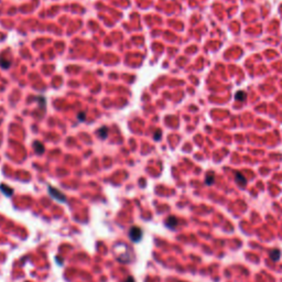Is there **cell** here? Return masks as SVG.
I'll list each match as a JSON object with an SVG mask.
<instances>
[{"label":"cell","mask_w":282,"mask_h":282,"mask_svg":"<svg viewBox=\"0 0 282 282\" xmlns=\"http://www.w3.org/2000/svg\"><path fill=\"white\" fill-rule=\"evenodd\" d=\"M236 181L238 182V184H240L241 186L246 184V179H245V176H243V175H242L241 173H239V172L236 173Z\"/></svg>","instance_id":"8992f818"},{"label":"cell","mask_w":282,"mask_h":282,"mask_svg":"<svg viewBox=\"0 0 282 282\" xmlns=\"http://www.w3.org/2000/svg\"><path fill=\"white\" fill-rule=\"evenodd\" d=\"M178 224H179V221L175 216H169L165 221V226L170 229H174L178 226Z\"/></svg>","instance_id":"277c9868"},{"label":"cell","mask_w":282,"mask_h":282,"mask_svg":"<svg viewBox=\"0 0 282 282\" xmlns=\"http://www.w3.org/2000/svg\"><path fill=\"white\" fill-rule=\"evenodd\" d=\"M213 182H214V175H213V174H209L208 176H207V179H206V184H207V185H211Z\"/></svg>","instance_id":"8fae6325"},{"label":"cell","mask_w":282,"mask_h":282,"mask_svg":"<svg viewBox=\"0 0 282 282\" xmlns=\"http://www.w3.org/2000/svg\"><path fill=\"white\" fill-rule=\"evenodd\" d=\"M129 238H130V240L133 241V242L140 241L141 238H142V229L140 227H137V226L131 227L129 230Z\"/></svg>","instance_id":"7a4b0ae2"},{"label":"cell","mask_w":282,"mask_h":282,"mask_svg":"<svg viewBox=\"0 0 282 282\" xmlns=\"http://www.w3.org/2000/svg\"><path fill=\"white\" fill-rule=\"evenodd\" d=\"M125 282H135V279H133V277H128V278H126Z\"/></svg>","instance_id":"7c38bea8"},{"label":"cell","mask_w":282,"mask_h":282,"mask_svg":"<svg viewBox=\"0 0 282 282\" xmlns=\"http://www.w3.org/2000/svg\"><path fill=\"white\" fill-rule=\"evenodd\" d=\"M159 139H160V131H158L155 135V140H159Z\"/></svg>","instance_id":"4fadbf2b"},{"label":"cell","mask_w":282,"mask_h":282,"mask_svg":"<svg viewBox=\"0 0 282 282\" xmlns=\"http://www.w3.org/2000/svg\"><path fill=\"white\" fill-rule=\"evenodd\" d=\"M0 190H1L7 196H11V194L13 193V191H12V189H10V187H8L7 185H3V184H1L0 185Z\"/></svg>","instance_id":"52a82bcc"},{"label":"cell","mask_w":282,"mask_h":282,"mask_svg":"<svg viewBox=\"0 0 282 282\" xmlns=\"http://www.w3.org/2000/svg\"><path fill=\"white\" fill-rule=\"evenodd\" d=\"M245 98H246V95H245V94H243L242 92H239V93H238L237 95H236V99L240 100V102H242V100L245 99Z\"/></svg>","instance_id":"30bf717a"},{"label":"cell","mask_w":282,"mask_h":282,"mask_svg":"<svg viewBox=\"0 0 282 282\" xmlns=\"http://www.w3.org/2000/svg\"><path fill=\"white\" fill-rule=\"evenodd\" d=\"M280 256H281V252L279 249H273L272 251L270 252V258L273 260V261H278L280 259Z\"/></svg>","instance_id":"5b68a950"},{"label":"cell","mask_w":282,"mask_h":282,"mask_svg":"<svg viewBox=\"0 0 282 282\" xmlns=\"http://www.w3.org/2000/svg\"><path fill=\"white\" fill-rule=\"evenodd\" d=\"M49 194L51 195V197L56 199L58 202H61V203H65L66 202V197H65L64 194L62 193L60 190L54 189L53 186H49Z\"/></svg>","instance_id":"3957f363"},{"label":"cell","mask_w":282,"mask_h":282,"mask_svg":"<svg viewBox=\"0 0 282 282\" xmlns=\"http://www.w3.org/2000/svg\"><path fill=\"white\" fill-rule=\"evenodd\" d=\"M114 254L119 262L122 264H129L132 261V252L129 249V247L123 242L116 243L114 246Z\"/></svg>","instance_id":"6da1fadb"},{"label":"cell","mask_w":282,"mask_h":282,"mask_svg":"<svg viewBox=\"0 0 282 282\" xmlns=\"http://www.w3.org/2000/svg\"><path fill=\"white\" fill-rule=\"evenodd\" d=\"M107 132H108V130H107V128H102L100 129L99 131H98V135H99V137L100 138H103V139H105L106 137H107Z\"/></svg>","instance_id":"9c48e42d"},{"label":"cell","mask_w":282,"mask_h":282,"mask_svg":"<svg viewBox=\"0 0 282 282\" xmlns=\"http://www.w3.org/2000/svg\"><path fill=\"white\" fill-rule=\"evenodd\" d=\"M34 149H35V152L36 153H43L44 152V147H43L42 143L35 141L34 142Z\"/></svg>","instance_id":"ba28073f"}]
</instances>
